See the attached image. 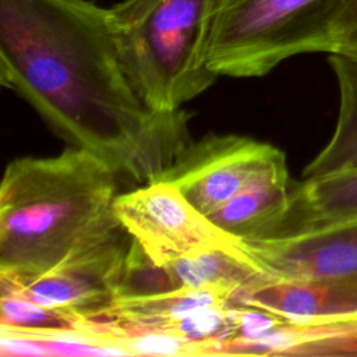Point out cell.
<instances>
[{
    "mask_svg": "<svg viewBox=\"0 0 357 357\" xmlns=\"http://www.w3.org/2000/svg\"><path fill=\"white\" fill-rule=\"evenodd\" d=\"M240 247L268 276L357 279V219L291 236L243 240Z\"/></svg>",
    "mask_w": 357,
    "mask_h": 357,
    "instance_id": "obj_8",
    "label": "cell"
},
{
    "mask_svg": "<svg viewBox=\"0 0 357 357\" xmlns=\"http://www.w3.org/2000/svg\"><path fill=\"white\" fill-rule=\"evenodd\" d=\"M356 219L357 167H351L293 184L287 211L269 237L319 230Z\"/></svg>",
    "mask_w": 357,
    "mask_h": 357,
    "instance_id": "obj_10",
    "label": "cell"
},
{
    "mask_svg": "<svg viewBox=\"0 0 357 357\" xmlns=\"http://www.w3.org/2000/svg\"><path fill=\"white\" fill-rule=\"evenodd\" d=\"M1 335L29 337H73L91 342L82 315L46 307L15 296H0Z\"/></svg>",
    "mask_w": 357,
    "mask_h": 357,
    "instance_id": "obj_14",
    "label": "cell"
},
{
    "mask_svg": "<svg viewBox=\"0 0 357 357\" xmlns=\"http://www.w3.org/2000/svg\"><path fill=\"white\" fill-rule=\"evenodd\" d=\"M290 191L289 174L266 178L230 198L209 218L240 241L266 238L283 219Z\"/></svg>",
    "mask_w": 357,
    "mask_h": 357,
    "instance_id": "obj_11",
    "label": "cell"
},
{
    "mask_svg": "<svg viewBox=\"0 0 357 357\" xmlns=\"http://www.w3.org/2000/svg\"><path fill=\"white\" fill-rule=\"evenodd\" d=\"M286 174V156L279 148L236 134H208L188 142L158 178L176 185L209 216L252 184Z\"/></svg>",
    "mask_w": 357,
    "mask_h": 357,
    "instance_id": "obj_5",
    "label": "cell"
},
{
    "mask_svg": "<svg viewBox=\"0 0 357 357\" xmlns=\"http://www.w3.org/2000/svg\"><path fill=\"white\" fill-rule=\"evenodd\" d=\"M127 237L121 227L38 276L0 279V294L68 310L86 318L114 300L130 247Z\"/></svg>",
    "mask_w": 357,
    "mask_h": 357,
    "instance_id": "obj_7",
    "label": "cell"
},
{
    "mask_svg": "<svg viewBox=\"0 0 357 357\" xmlns=\"http://www.w3.org/2000/svg\"><path fill=\"white\" fill-rule=\"evenodd\" d=\"M337 346L342 356L357 354V318L339 321Z\"/></svg>",
    "mask_w": 357,
    "mask_h": 357,
    "instance_id": "obj_16",
    "label": "cell"
},
{
    "mask_svg": "<svg viewBox=\"0 0 357 357\" xmlns=\"http://www.w3.org/2000/svg\"><path fill=\"white\" fill-rule=\"evenodd\" d=\"M0 77L73 146L134 181L158 178L190 142L183 113L138 95L109 8L91 0H0Z\"/></svg>",
    "mask_w": 357,
    "mask_h": 357,
    "instance_id": "obj_1",
    "label": "cell"
},
{
    "mask_svg": "<svg viewBox=\"0 0 357 357\" xmlns=\"http://www.w3.org/2000/svg\"><path fill=\"white\" fill-rule=\"evenodd\" d=\"M233 304L272 312L291 324L357 318V279L273 278L266 273L243 289Z\"/></svg>",
    "mask_w": 357,
    "mask_h": 357,
    "instance_id": "obj_9",
    "label": "cell"
},
{
    "mask_svg": "<svg viewBox=\"0 0 357 357\" xmlns=\"http://www.w3.org/2000/svg\"><path fill=\"white\" fill-rule=\"evenodd\" d=\"M119 177L77 146L8 163L0 185V279L38 276L120 230Z\"/></svg>",
    "mask_w": 357,
    "mask_h": 357,
    "instance_id": "obj_2",
    "label": "cell"
},
{
    "mask_svg": "<svg viewBox=\"0 0 357 357\" xmlns=\"http://www.w3.org/2000/svg\"><path fill=\"white\" fill-rule=\"evenodd\" d=\"M218 0H124L109 8L123 67L155 112L176 113L219 77L208 64Z\"/></svg>",
    "mask_w": 357,
    "mask_h": 357,
    "instance_id": "obj_3",
    "label": "cell"
},
{
    "mask_svg": "<svg viewBox=\"0 0 357 357\" xmlns=\"http://www.w3.org/2000/svg\"><path fill=\"white\" fill-rule=\"evenodd\" d=\"M173 287L220 291L234 297L265 273L240 248H208L162 265Z\"/></svg>",
    "mask_w": 357,
    "mask_h": 357,
    "instance_id": "obj_12",
    "label": "cell"
},
{
    "mask_svg": "<svg viewBox=\"0 0 357 357\" xmlns=\"http://www.w3.org/2000/svg\"><path fill=\"white\" fill-rule=\"evenodd\" d=\"M329 64L339 88V113L333 134L305 166L303 178L357 167V59L331 54Z\"/></svg>",
    "mask_w": 357,
    "mask_h": 357,
    "instance_id": "obj_13",
    "label": "cell"
},
{
    "mask_svg": "<svg viewBox=\"0 0 357 357\" xmlns=\"http://www.w3.org/2000/svg\"><path fill=\"white\" fill-rule=\"evenodd\" d=\"M337 0H218L208 64L218 75L262 77L283 60L324 52Z\"/></svg>",
    "mask_w": 357,
    "mask_h": 357,
    "instance_id": "obj_4",
    "label": "cell"
},
{
    "mask_svg": "<svg viewBox=\"0 0 357 357\" xmlns=\"http://www.w3.org/2000/svg\"><path fill=\"white\" fill-rule=\"evenodd\" d=\"M114 213L141 251L155 264L208 248H240L241 241L218 227L172 183L160 178L119 194Z\"/></svg>",
    "mask_w": 357,
    "mask_h": 357,
    "instance_id": "obj_6",
    "label": "cell"
},
{
    "mask_svg": "<svg viewBox=\"0 0 357 357\" xmlns=\"http://www.w3.org/2000/svg\"><path fill=\"white\" fill-rule=\"evenodd\" d=\"M324 52L357 59V0H337L326 28Z\"/></svg>",
    "mask_w": 357,
    "mask_h": 357,
    "instance_id": "obj_15",
    "label": "cell"
}]
</instances>
